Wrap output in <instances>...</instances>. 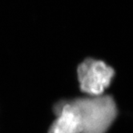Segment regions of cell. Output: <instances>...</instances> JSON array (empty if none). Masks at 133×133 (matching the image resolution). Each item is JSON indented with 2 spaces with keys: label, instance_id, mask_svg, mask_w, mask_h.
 Here are the masks:
<instances>
[{
  "label": "cell",
  "instance_id": "obj_3",
  "mask_svg": "<svg viewBox=\"0 0 133 133\" xmlns=\"http://www.w3.org/2000/svg\"><path fill=\"white\" fill-rule=\"evenodd\" d=\"M56 119L48 133H80L81 125L78 111L72 101H61L55 107Z\"/></svg>",
  "mask_w": 133,
  "mask_h": 133
},
{
  "label": "cell",
  "instance_id": "obj_2",
  "mask_svg": "<svg viewBox=\"0 0 133 133\" xmlns=\"http://www.w3.org/2000/svg\"><path fill=\"white\" fill-rule=\"evenodd\" d=\"M77 75L80 89L91 96H98L109 87L115 71L102 60L86 59L79 65Z\"/></svg>",
  "mask_w": 133,
  "mask_h": 133
},
{
  "label": "cell",
  "instance_id": "obj_1",
  "mask_svg": "<svg viewBox=\"0 0 133 133\" xmlns=\"http://www.w3.org/2000/svg\"><path fill=\"white\" fill-rule=\"evenodd\" d=\"M80 119V133H106L117 116V108L110 96L78 98L71 100Z\"/></svg>",
  "mask_w": 133,
  "mask_h": 133
}]
</instances>
